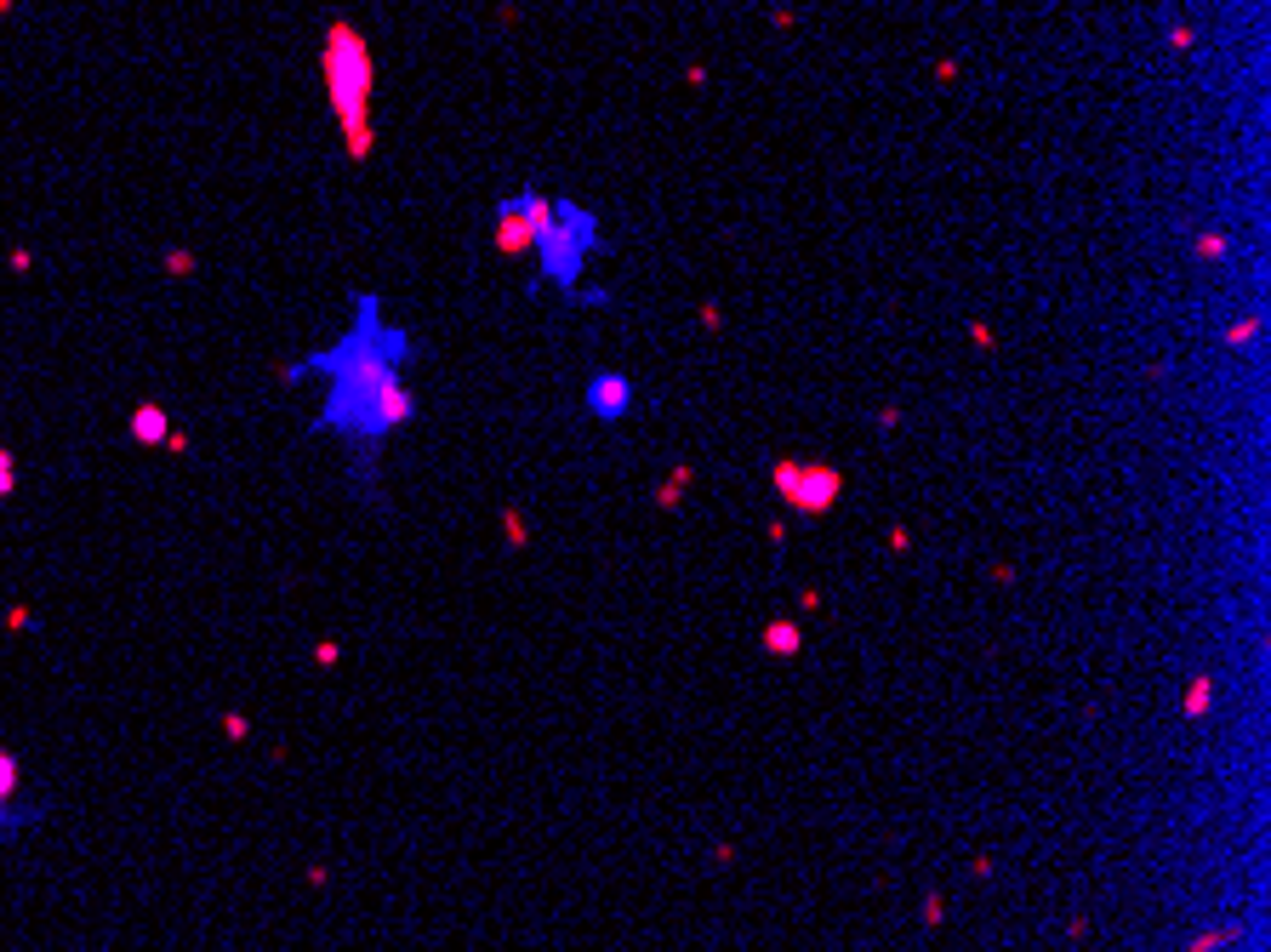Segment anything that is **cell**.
I'll return each instance as SVG.
<instances>
[{
	"instance_id": "cell-1",
	"label": "cell",
	"mask_w": 1271,
	"mask_h": 952,
	"mask_svg": "<svg viewBox=\"0 0 1271 952\" xmlns=\"http://www.w3.org/2000/svg\"><path fill=\"white\" fill-rule=\"evenodd\" d=\"M416 354V337L383 319V303L371 291L354 297V326L343 331L331 348L286 366V383H326V405H319L314 428L343 433L354 445V473L376 480V456L405 423H416V394L405 388V360Z\"/></svg>"
},
{
	"instance_id": "cell-2",
	"label": "cell",
	"mask_w": 1271,
	"mask_h": 952,
	"mask_svg": "<svg viewBox=\"0 0 1271 952\" xmlns=\"http://www.w3.org/2000/svg\"><path fill=\"white\" fill-rule=\"evenodd\" d=\"M319 69H326V97H331V109H337L348 160H371V149H376V125H371L376 69H371V46L359 40V30H354L348 18H337V23L326 30Z\"/></svg>"
},
{
	"instance_id": "cell-3",
	"label": "cell",
	"mask_w": 1271,
	"mask_h": 952,
	"mask_svg": "<svg viewBox=\"0 0 1271 952\" xmlns=\"http://www.w3.org/2000/svg\"><path fill=\"white\" fill-rule=\"evenodd\" d=\"M520 212L530 217V234H536V251H530V257H542V279L559 291H576L582 257L599 246L593 212L576 200H548V194H536V189L520 194Z\"/></svg>"
},
{
	"instance_id": "cell-4",
	"label": "cell",
	"mask_w": 1271,
	"mask_h": 952,
	"mask_svg": "<svg viewBox=\"0 0 1271 952\" xmlns=\"http://www.w3.org/2000/svg\"><path fill=\"white\" fill-rule=\"evenodd\" d=\"M776 491L793 502L799 513H827L838 502V473L833 468H799V462H787V468H776Z\"/></svg>"
},
{
	"instance_id": "cell-5",
	"label": "cell",
	"mask_w": 1271,
	"mask_h": 952,
	"mask_svg": "<svg viewBox=\"0 0 1271 952\" xmlns=\"http://www.w3.org/2000/svg\"><path fill=\"white\" fill-rule=\"evenodd\" d=\"M491 240H496V251H502V257H508V263H520V257H530V251H536V234H530V217L520 212V194H513V200H502V206H496Z\"/></svg>"
},
{
	"instance_id": "cell-6",
	"label": "cell",
	"mask_w": 1271,
	"mask_h": 952,
	"mask_svg": "<svg viewBox=\"0 0 1271 952\" xmlns=\"http://www.w3.org/2000/svg\"><path fill=\"white\" fill-rule=\"evenodd\" d=\"M588 411L599 423H622V416L633 411V383H627L622 371H599L588 383Z\"/></svg>"
},
{
	"instance_id": "cell-7",
	"label": "cell",
	"mask_w": 1271,
	"mask_h": 952,
	"mask_svg": "<svg viewBox=\"0 0 1271 952\" xmlns=\"http://www.w3.org/2000/svg\"><path fill=\"white\" fill-rule=\"evenodd\" d=\"M165 433H172V423H165V411H160V405H137V411H132V440L160 445Z\"/></svg>"
},
{
	"instance_id": "cell-8",
	"label": "cell",
	"mask_w": 1271,
	"mask_h": 952,
	"mask_svg": "<svg viewBox=\"0 0 1271 952\" xmlns=\"http://www.w3.org/2000/svg\"><path fill=\"white\" fill-rule=\"evenodd\" d=\"M799 645H804L799 622H770V627H764V650H770V656H799Z\"/></svg>"
},
{
	"instance_id": "cell-9",
	"label": "cell",
	"mask_w": 1271,
	"mask_h": 952,
	"mask_svg": "<svg viewBox=\"0 0 1271 952\" xmlns=\"http://www.w3.org/2000/svg\"><path fill=\"white\" fill-rule=\"evenodd\" d=\"M12 793H18V753L0 747V828L12 821Z\"/></svg>"
},
{
	"instance_id": "cell-10",
	"label": "cell",
	"mask_w": 1271,
	"mask_h": 952,
	"mask_svg": "<svg viewBox=\"0 0 1271 952\" xmlns=\"http://www.w3.org/2000/svg\"><path fill=\"white\" fill-rule=\"evenodd\" d=\"M1209 696H1214L1209 679H1192V684H1186V719H1204V713H1209Z\"/></svg>"
},
{
	"instance_id": "cell-11",
	"label": "cell",
	"mask_w": 1271,
	"mask_h": 952,
	"mask_svg": "<svg viewBox=\"0 0 1271 952\" xmlns=\"http://www.w3.org/2000/svg\"><path fill=\"white\" fill-rule=\"evenodd\" d=\"M1197 257H1204V263H1220V257H1226V234H1220V229L1197 234Z\"/></svg>"
},
{
	"instance_id": "cell-12",
	"label": "cell",
	"mask_w": 1271,
	"mask_h": 952,
	"mask_svg": "<svg viewBox=\"0 0 1271 952\" xmlns=\"http://www.w3.org/2000/svg\"><path fill=\"white\" fill-rule=\"evenodd\" d=\"M12 485H18V480H12V451L0 445V497H12Z\"/></svg>"
},
{
	"instance_id": "cell-13",
	"label": "cell",
	"mask_w": 1271,
	"mask_h": 952,
	"mask_svg": "<svg viewBox=\"0 0 1271 952\" xmlns=\"http://www.w3.org/2000/svg\"><path fill=\"white\" fill-rule=\"evenodd\" d=\"M165 269H172V274H189L194 257H189V251H172V257H165Z\"/></svg>"
},
{
	"instance_id": "cell-14",
	"label": "cell",
	"mask_w": 1271,
	"mask_h": 952,
	"mask_svg": "<svg viewBox=\"0 0 1271 952\" xmlns=\"http://www.w3.org/2000/svg\"><path fill=\"white\" fill-rule=\"evenodd\" d=\"M1169 46H1175V52H1192V30H1186V23H1180V30L1169 35Z\"/></svg>"
}]
</instances>
